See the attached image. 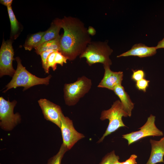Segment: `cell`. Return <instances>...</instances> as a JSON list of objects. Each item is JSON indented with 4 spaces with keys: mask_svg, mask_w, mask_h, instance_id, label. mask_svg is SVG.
Listing matches in <instances>:
<instances>
[{
    "mask_svg": "<svg viewBox=\"0 0 164 164\" xmlns=\"http://www.w3.org/2000/svg\"><path fill=\"white\" fill-rule=\"evenodd\" d=\"M113 91L119 98L123 107L128 116L131 117L132 111L134 108V104L125 91L124 87L121 84L119 85L116 86Z\"/></svg>",
    "mask_w": 164,
    "mask_h": 164,
    "instance_id": "14",
    "label": "cell"
},
{
    "mask_svg": "<svg viewBox=\"0 0 164 164\" xmlns=\"http://www.w3.org/2000/svg\"><path fill=\"white\" fill-rule=\"evenodd\" d=\"M60 128L63 143L68 150L70 149L79 140L84 137V135L77 131L73 127L72 121L64 116L61 117Z\"/></svg>",
    "mask_w": 164,
    "mask_h": 164,
    "instance_id": "9",
    "label": "cell"
},
{
    "mask_svg": "<svg viewBox=\"0 0 164 164\" xmlns=\"http://www.w3.org/2000/svg\"><path fill=\"white\" fill-rule=\"evenodd\" d=\"M62 35H60L56 38L45 42L34 48L37 54L40 55L42 53L50 50L59 51L60 39Z\"/></svg>",
    "mask_w": 164,
    "mask_h": 164,
    "instance_id": "16",
    "label": "cell"
},
{
    "mask_svg": "<svg viewBox=\"0 0 164 164\" xmlns=\"http://www.w3.org/2000/svg\"><path fill=\"white\" fill-rule=\"evenodd\" d=\"M155 47L157 49L159 48H164V37L162 40L158 43Z\"/></svg>",
    "mask_w": 164,
    "mask_h": 164,
    "instance_id": "29",
    "label": "cell"
},
{
    "mask_svg": "<svg viewBox=\"0 0 164 164\" xmlns=\"http://www.w3.org/2000/svg\"><path fill=\"white\" fill-rule=\"evenodd\" d=\"M114 164H121V162H120L118 160L116 161Z\"/></svg>",
    "mask_w": 164,
    "mask_h": 164,
    "instance_id": "30",
    "label": "cell"
},
{
    "mask_svg": "<svg viewBox=\"0 0 164 164\" xmlns=\"http://www.w3.org/2000/svg\"><path fill=\"white\" fill-rule=\"evenodd\" d=\"M56 51L51 53L48 57L47 60V69L49 71L50 67H51L53 71H55L56 69L57 65L55 64L54 62Z\"/></svg>",
    "mask_w": 164,
    "mask_h": 164,
    "instance_id": "22",
    "label": "cell"
},
{
    "mask_svg": "<svg viewBox=\"0 0 164 164\" xmlns=\"http://www.w3.org/2000/svg\"><path fill=\"white\" fill-rule=\"evenodd\" d=\"M92 85L91 80L84 76L78 77L73 83L65 84L63 92L65 104L68 106L76 105L89 92Z\"/></svg>",
    "mask_w": 164,
    "mask_h": 164,
    "instance_id": "4",
    "label": "cell"
},
{
    "mask_svg": "<svg viewBox=\"0 0 164 164\" xmlns=\"http://www.w3.org/2000/svg\"><path fill=\"white\" fill-rule=\"evenodd\" d=\"M64 31L60 40L59 51L68 60H74L85 50L91 42L84 23L79 19L71 16L58 18Z\"/></svg>",
    "mask_w": 164,
    "mask_h": 164,
    "instance_id": "1",
    "label": "cell"
},
{
    "mask_svg": "<svg viewBox=\"0 0 164 164\" xmlns=\"http://www.w3.org/2000/svg\"><path fill=\"white\" fill-rule=\"evenodd\" d=\"M8 15L11 24V36L13 39H15L18 36L19 30V26L12 6L7 7Z\"/></svg>",
    "mask_w": 164,
    "mask_h": 164,
    "instance_id": "17",
    "label": "cell"
},
{
    "mask_svg": "<svg viewBox=\"0 0 164 164\" xmlns=\"http://www.w3.org/2000/svg\"><path fill=\"white\" fill-rule=\"evenodd\" d=\"M55 50H50L43 52L39 55L41 58L42 67L45 73H48L49 71L47 69V60L49 55L51 53L57 51Z\"/></svg>",
    "mask_w": 164,
    "mask_h": 164,
    "instance_id": "21",
    "label": "cell"
},
{
    "mask_svg": "<svg viewBox=\"0 0 164 164\" xmlns=\"http://www.w3.org/2000/svg\"><path fill=\"white\" fill-rule=\"evenodd\" d=\"M112 52L113 50L106 42H91L79 57L85 58L90 66L100 63L103 66H110L112 63L109 56Z\"/></svg>",
    "mask_w": 164,
    "mask_h": 164,
    "instance_id": "3",
    "label": "cell"
},
{
    "mask_svg": "<svg viewBox=\"0 0 164 164\" xmlns=\"http://www.w3.org/2000/svg\"><path fill=\"white\" fill-rule=\"evenodd\" d=\"M156 50L155 47L147 46L141 43L136 44L129 50L118 56L117 57L135 56L142 58L150 56L155 54Z\"/></svg>",
    "mask_w": 164,
    "mask_h": 164,
    "instance_id": "12",
    "label": "cell"
},
{
    "mask_svg": "<svg viewBox=\"0 0 164 164\" xmlns=\"http://www.w3.org/2000/svg\"><path fill=\"white\" fill-rule=\"evenodd\" d=\"M137 156L135 154L131 155L130 157L125 161L121 162V164H136V159Z\"/></svg>",
    "mask_w": 164,
    "mask_h": 164,
    "instance_id": "26",
    "label": "cell"
},
{
    "mask_svg": "<svg viewBox=\"0 0 164 164\" xmlns=\"http://www.w3.org/2000/svg\"><path fill=\"white\" fill-rule=\"evenodd\" d=\"M68 149L63 143L57 153L48 160L47 164H61V160L65 153Z\"/></svg>",
    "mask_w": 164,
    "mask_h": 164,
    "instance_id": "19",
    "label": "cell"
},
{
    "mask_svg": "<svg viewBox=\"0 0 164 164\" xmlns=\"http://www.w3.org/2000/svg\"><path fill=\"white\" fill-rule=\"evenodd\" d=\"M119 157L116 155L114 151H113L108 153L102 159L99 164H114L117 160H119Z\"/></svg>",
    "mask_w": 164,
    "mask_h": 164,
    "instance_id": "20",
    "label": "cell"
},
{
    "mask_svg": "<svg viewBox=\"0 0 164 164\" xmlns=\"http://www.w3.org/2000/svg\"><path fill=\"white\" fill-rule=\"evenodd\" d=\"M87 32L89 34L92 36H94L96 33V31L93 27L90 26L87 29Z\"/></svg>",
    "mask_w": 164,
    "mask_h": 164,
    "instance_id": "28",
    "label": "cell"
},
{
    "mask_svg": "<svg viewBox=\"0 0 164 164\" xmlns=\"http://www.w3.org/2000/svg\"><path fill=\"white\" fill-rule=\"evenodd\" d=\"M12 1V0H1L0 2L1 4L8 7L11 6Z\"/></svg>",
    "mask_w": 164,
    "mask_h": 164,
    "instance_id": "27",
    "label": "cell"
},
{
    "mask_svg": "<svg viewBox=\"0 0 164 164\" xmlns=\"http://www.w3.org/2000/svg\"><path fill=\"white\" fill-rule=\"evenodd\" d=\"M149 81L145 79H142L136 82V87L139 90L145 92L147 88L149 86Z\"/></svg>",
    "mask_w": 164,
    "mask_h": 164,
    "instance_id": "24",
    "label": "cell"
},
{
    "mask_svg": "<svg viewBox=\"0 0 164 164\" xmlns=\"http://www.w3.org/2000/svg\"><path fill=\"white\" fill-rule=\"evenodd\" d=\"M10 40L3 39L0 50V77L9 75L12 77L16 70L12 66L14 52Z\"/></svg>",
    "mask_w": 164,
    "mask_h": 164,
    "instance_id": "7",
    "label": "cell"
},
{
    "mask_svg": "<svg viewBox=\"0 0 164 164\" xmlns=\"http://www.w3.org/2000/svg\"><path fill=\"white\" fill-rule=\"evenodd\" d=\"M46 32H39L31 35L26 40L24 45L26 50L31 51L34 48L36 45L41 41L42 37Z\"/></svg>",
    "mask_w": 164,
    "mask_h": 164,
    "instance_id": "18",
    "label": "cell"
},
{
    "mask_svg": "<svg viewBox=\"0 0 164 164\" xmlns=\"http://www.w3.org/2000/svg\"><path fill=\"white\" fill-rule=\"evenodd\" d=\"M44 118L61 127V117L63 113L60 107L45 98H41L38 101Z\"/></svg>",
    "mask_w": 164,
    "mask_h": 164,
    "instance_id": "10",
    "label": "cell"
},
{
    "mask_svg": "<svg viewBox=\"0 0 164 164\" xmlns=\"http://www.w3.org/2000/svg\"><path fill=\"white\" fill-rule=\"evenodd\" d=\"M17 63L15 72L10 82L5 86L6 89L3 92L5 93L12 88L18 87H23L24 91L34 86L49 84L52 77L49 75L46 77H39L28 71L22 64L21 60L19 57L15 58Z\"/></svg>",
    "mask_w": 164,
    "mask_h": 164,
    "instance_id": "2",
    "label": "cell"
},
{
    "mask_svg": "<svg viewBox=\"0 0 164 164\" xmlns=\"http://www.w3.org/2000/svg\"><path fill=\"white\" fill-rule=\"evenodd\" d=\"M127 116H128L127 114L119 100L114 101L110 109L102 111L100 119L103 121L108 119L109 123L105 133L97 142L99 143L102 142L105 137L115 131L120 127H126L122 121V117Z\"/></svg>",
    "mask_w": 164,
    "mask_h": 164,
    "instance_id": "5",
    "label": "cell"
},
{
    "mask_svg": "<svg viewBox=\"0 0 164 164\" xmlns=\"http://www.w3.org/2000/svg\"><path fill=\"white\" fill-rule=\"evenodd\" d=\"M152 149L149 158L146 164H156L159 162L164 163V139L159 141L151 139L150 140Z\"/></svg>",
    "mask_w": 164,
    "mask_h": 164,
    "instance_id": "13",
    "label": "cell"
},
{
    "mask_svg": "<svg viewBox=\"0 0 164 164\" xmlns=\"http://www.w3.org/2000/svg\"><path fill=\"white\" fill-rule=\"evenodd\" d=\"M61 28L58 18L55 19L51 23L50 28L46 31L40 42L36 45L35 48L45 42L54 39L58 37L60 35L59 32Z\"/></svg>",
    "mask_w": 164,
    "mask_h": 164,
    "instance_id": "15",
    "label": "cell"
},
{
    "mask_svg": "<svg viewBox=\"0 0 164 164\" xmlns=\"http://www.w3.org/2000/svg\"><path fill=\"white\" fill-rule=\"evenodd\" d=\"M132 79L136 82L143 79L145 77L144 71L141 70H132Z\"/></svg>",
    "mask_w": 164,
    "mask_h": 164,
    "instance_id": "25",
    "label": "cell"
},
{
    "mask_svg": "<svg viewBox=\"0 0 164 164\" xmlns=\"http://www.w3.org/2000/svg\"><path fill=\"white\" fill-rule=\"evenodd\" d=\"M155 116L151 114L139 130L122 135V138L127 140L128 145L147 136L163 135V132L155 124Z\"/></svg>",
    "mask_w": 164,
    "mask_h": 164,
    "instance_id": "8",
    "label": "cell"
},
{
    "mask_svg": "<svg viewBox=\"0 0 164 164\" xmlns=\"http://www.w3.org/2000/svg\"><path fill=\"white\" fill-rule=\"evenodd\" d=\"M162 138L164 139V136Z\"/></svg>",
    "mask_w": 164,
    "mask_h": 164,
    "instance_id": "31",
    "label": "cell"
},
{
    "mask_svg": "<svg viewBox=\"0 0 164 164\" xmlns=\"http://www.w3.org/2000/svg\"><path fill=\"white\" fill-rule=\"evenodd\" d=\"M17 103L14 100L10 101L2 97H0V126L1 128L6 131H10L19 124L21 116L19 113L14 114V109Z\"/></svg>",
    "mask_w": 164,
    "mask_h": 164,
    "instance_id": "6",
    "label": "cell"
},
{
    "mask_svg": "<svg viewBox=\"0 0 164 164\" xmlns=\"http://www.w3.org/2000/svg\"><path fill=\"white\" fill-rule=\"evenodd\" d=\"M103 66L104 69V76L97 87L113 91L116 86L121 84L123 72L113 71L110 69L109 66L104 65Z\"/></svg>",
    "mask_w": 164,
    "mask_h": 164,
    "instance_id": "11",
    "label": "cell"
},
{
    "mask_svg": "<svg viewBox=\"0 0 164 164\" xmlns=\"http://www.w3.org/2000/svg\"><path fill=\"white\" fill-rule=\"evenodd\" d=\"M68 59L58 50L56 52L54 62L55 64H60L63 66V63H66Z\"/></svg>",
    "mask_w": 164,
    "mask_h": 164,
    "instance_id": "23",
    "label": "cell"
}]
</instances>
